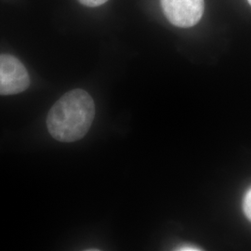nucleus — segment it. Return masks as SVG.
<instances>
[{"instance_id": "f257e3e1", "label": "nucleus", "mask_w": 251, "mask_h": 251, "mask_svg": "<svg viewBox=\"0 0 251 251\" xmlns=\"http://www.w3.org/2000/svg\"><path fill=\"white\" fill-rule=\"evenodd\" d=\"M95 117V103L85 90H74L58 100L49 112L50 134L62 143L81 140L90 130Z\"/></svg>"}, {"instance_id": "f03ea898", "label": "nucleus", "mask_w": 251, "mask_h": 251, "mask_svg": "<svg viewBox=\"0 0 251 251\" xmlns=\"http://www.w3.org/2000/svg\"><path fill=\"white\" fill-rule=\"evenodd\" d=\"M29 84L25 65L14 56L0 55V95L18 94L26 90Z\"/></svg>"}, {"instance_id": "7ed1b4c3", "label": "nucleus", "mask_w": 251, "mask_h": 251, "mask_svg": "<svg viewBox=\"0 0 251 251\" xmlns=\"http://www.w3.org/2000/svg\"><path fill=\"white\" fill-rule=\"evenodd\" d=\"M165 16L175 26L188 28L201 20L204 0H161Z\"/></svg>"}, {"instance_id": "20e7f679", "label": "nucleus", "mask_w": 251, "mask_h": 251, "mask_svg": "<svg viewBox=\"0 0 251 251\" xmlns=\"http://www.w3.org/2000/svg\"><path fill=\"white\" fill-rule=\"evenodd\" d=\"M244 211L248 219L251 221V188L247 192L245 198H244Z\"/></svg>"}, {"instance_id": "39448f33", "label": "nucleus", "mask_w": 251, "mask_h": 251, "mask_svg": "<svg viewBox=\"0 0 251 251\" xmlns=\"http://www.w3.org/2000/svg\"><path fill=\"white\" fill-rule=\"evenodd\" d=\"M81 4L87 6V7H98L104 3H106L108 0H78Z\"/></svg>"}, {"instance_id": "423d86ee", "label": "nucleus", "mask_w": 251, "mask_h": 251, "mask_svg": "<svg viewBox=\"0 0 251 251\" xmlns=\"http://www.w3.org/2000/svg\"><path fill=\"white\" fill-rule=\"evenodd\" d=\"M248 1H249V3L251 5V0H248Z\"/></svg>"}]
</instances>
